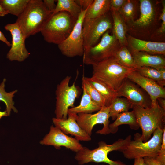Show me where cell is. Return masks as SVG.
<instances>
[{
    "instance_id": "obj_20",
    "label": "cell",
    "mask_w": 165,
    "mask_h": 165,
    "mask_svg": "<svg viewBox=\"0 0 165 165\" xmlns=\"http://www.w3.org/2000/svg\"><path fill=\"white\" fill-rule=\"evenodd\" d=\"M140 15L134 21V25L138 27H145L149 25L154 19L155 12L152 2L149 0H140Z\"/></svg>"
},
{
    "instance_id": "obj_1",
    "label": "cell",
    "mask_w": 165,
    "mask_h": 165,
    "mask_svg": "<svg viewBox=\"0 0 165 165\" xmlns=\"http://www.w3.org/2000/svg\"><path fill=\"white\" fill-rule=\"evenodd\" d=\"M52 14L43 1L29 0L25 9L17 17L15 23L26 39L40 32Z\"/></svg>"
},
{
    "instance_id": "obj_36",
    "label": "cell",
    "mask_w": 165,
    "mask_h": 165,
    "mask_svg": "<svg viewBox=\"0 0 165 165\" xmlns=\"http://www.w3.org/2000/svg\"><path fill=\"white\" fill-rule=\"evenodd\" d=\"M56 0H44L43 2L48 9L52 13L54 12L56 7Z\"/></svg>"
},
{
    "instance_id": "obj_29",
    "label": "cell",
    "mask_w": 165,
    "mask_h": 165,
    "mask_svg": "<svg viewBox=\"0 0 165 165\" xmlns=\"http://www.w3.org/2000/svg\"><path fill=\"white\" fill-rule=\"evenodd\" d=\"M114 56L123 65L128 68H136L134 58L127 46H121Z\"/></svg>"
},
{
    "instance_id": "obj_32",
    "label": "cell",
    "mask_w": 165,
    "mask_h": 165,
    "mask_svg": "<svg viewBox=\"0 0 165 165\" xmlns=\"http://www.w3.org/2000/svg\"><path fill=\"white\" fill-rule=\"evenodd\" d=\"M82 84L85 89L93 101L101 107L105 106L104 98L98 90L85 78L83 75L82 78Z\"/></svg>"
},
{
    "instance_id": "obj_41",
    "label": "cell",
    "mask_w": 165,
    "mask_h": 165,
    "mask_svg": "<svg viewBox=\"0 0 165 165\" xmlns=\"http://www.w3.org/2000/svg\"><path fill=\"white\" fill-rule=\"evenodd\" d=\"M157 101L159 105L164 109L165 110V99L162 98H159Z\"/></svg>"
},
{
    "instance_id": "obj_3",
    "label": "cell",
    "mask_w": 165,
    "mask_h": 165,
    "mask_svg": "<svg viewBox=\"0 0 165 165\" xmlns=\"http://www.w3.org/2000/svg\"><path fill=\"white\" fill-rule=\"evenodd\" d=\"M77 19L66 12L52 13L40 32L46 42L58 45L69 36Z\"/></svg>"
},
{
    "instance_id": "obj_7",
    "label": "cell",
    "mask_w": 165,
    "mask_h": 165,
    "mask_svg": "<svg viewBox=\"0 0 165 165\" xmlns=\"http://www.w3.org/2000/svg\"><path fill=\"white\" fill-rule=\"evenodd\" d=\"M121 46L114 34L110 35L108 31L102 36L98 43L84 51L83 63L92 65L114 56Z\"/></svg>"
},
{
    "instance_id": "obj_24",
    "label": "cell",
    "mask_w": 165,
    "mask_h": 165,
    "mask_svg": "<svg viewBox=\"0 0 165 165\" xmlns=\"http://www.w3.org/2000/svg\"><path fill=\"white\" fill-rule=\"evenodd\" d=\"M111 0H94L87 9L85 19H93L105 15L110 10Z\"/></svg>"
},
{
    "instance_id": "obj_27",
    "label": "cell",
    "mask_w": 165,
    "mask_h": 165,
    "mask_svg": "<svg viewBox=\"0 0 165 165\" xmlns=\"http://www.w3.org/2000/svg\"><path fill=\"white\" fill-rule=\"evenodd\" d=\"M132 105L126 98L116 97L110 106L109 115L112 120H115L119 113L128 111L132 108Z\"/></svg>"
},
{
    "instance_id": "obj_10",
    "label": "cell",
    "mask_w": 165,
    "mask_h": 165,
    "mask_svg": "<svg viewBox=\"0 0 165 165\" xmlns=\"http://www.w3.org/2000/svg\"><path fill=\"white\" fill-rule=\"evenodd\" d=\"M87 9L82 10L69 36L64 41L58 45L59 49L65 56L73 57L83 56V55L84 46L82 29Z\"/></svg>"
},
{
    "instance_id": "obj_12",
    "label": "cell",
    "mask_w": 165,
    "mask_h": 165,
    "mask_svg": "<svg viewBox=\"0 0 165 165\" xmlns=\"http://www.w3.org/2000/svg\"><path fill=\"white\" fill-rule=\"evenodd\" d=\"M4 28L9 31L12 37L11 47L6 55V58L10 61H24L30 53L25 46L26 38L18 25L16 23L8 24L5 26Z\"/></svg>"
},
{
    "instance_id": "obj_11",
    "label": "cell",
    "mask_w": 165,
    "mask_h": 165,
    "mask_svg": "<svg viewBox=\"0 0 165 165\" xmlns=\"http://www.w3.org/2000/svg\"><path fill=\"white\" fill-rule=\"evenodd\" d=\"M110 106H104L98 112L94 114L81 113L77 114V122L80 127L91 136L94 126L98 124H103V127L96 132L101 134L110 133L109 128L110 117Z\"/></svg>"
},
{
    "instance_id": "obj_40",
    "label": "cell",
    "mask_w": 165,
    "mask_h": 165,
    "mask_svg": "<svg viewBox=\"0 0 165 165\" xmlns=\"http://www.w3.org/2000/svg\"><path fill=\"white\" fill-rule=\"evenodd\" d=\"M134 165H147L145 163L143 158H136L134 159Z\"/></svg>"
},
{
    "instance_id": "obj_4",
    "label": "cell",
    "mask_w": 165,
    "mask_h": 165,
    "mask_svg": "<svg viewBox=\"0 0 165 165\" xmlns=\"http://www.w3.org/2000/svg\"><path fill=\"white\" fill-rule=\"evenodd\" d=\"M92 76L116 91L128 74L135 69L126 67L113 56L92 65Z\"/></svg>"
},
{
    "instance_id": "obj_19",
    "label": "cell",
    "mask_w": 165,
    "mask_h": 165,
    "mask_svg": "<svg viewBox=\"0 0 165 165\" xmlns=\"http://www.w3.org/2000/svg\"><path fill=\"white\" fill-rule=\"evenodd\" d=\"M110 10L113 20V33L115 35L121 46H127L128 43L126 36L127 27L126 22L118 11Z\"/></svg>"
},
{
    "instance_id": "obj_6",
    "label": "cell",
    "mask_w": 165,
    "mask_h": 165,
    "mask_svg": "<svg viewBox=\"0 0 165 165\" xmlns=\"http://www.w3.org/2000/svg\"><path fill=\"white\" fill-rule=\"evenodd\" d=\"M163 129H156L151 139L146 142L141 139V134L136 133L134 140L130 142L127 148L122 152L125 157L128 159L146 157H156L161 148Z\"/></svg>"
},
{
    "instance_id": "obj_43",
    "label": "cell",
    "mask_w": 165,
    "mask_h": 165,
    "mask_svg": "<svg viewBox=\"0 0 165 165\" xmlns=\"http://www.w3.org/2000/svg\"><path fill=\"white\" fill-rule=\"evenodd\" d=\"M161 75V77L162 80L165 82V68H162L159 70Z\"/></svg>"
},
{
    "instance_id": "obj_30",
    "label": "cell",
    "mask_w": 165,
    "mask_h": 165,
    "mask_svg": "<svg viewBox=\"0 0 165 165\" xmlns=\"http://www.w3.org/2000/svg\"><path fill=\"white\" fill-rule=\"evenodd\" d=\"M135 70L141 75L155 81L160 85L163 87L165 85V82L162 80L159 70L145 66L137 68Z\"/></svg>"
},
{
    "instance_id": "obj_18",
    "label": "cell",
    "mask_w": 165,
    "mask_h": 165,
    "mask_svg": "<svg viewBox=\"0 0 165 165\" xmlns=\"http://www.w3.org/2000/svg\"><path fill=\"white\" fill-rule=\"evenodd\" d=\"M130 50L134 58L136 68L144 66L153 68L158 70L165 68V59L162 56Z\"/></svg>"
},
{
    "instance_id": "obj_31",
    "label": "cell",
    "mask_w": 165,
    "mask_h": 165,
    "mask_svg": "<svg viewBox=\"0 0 165 165\" xmlns=\"http://www.w3.org/2000/svg\"><path fill=\"white\" fill-rule=\"evenodd\" d=\"M135 1L126 0V2L118 11L125 22H132L136 11Z\"/></svg>"
},
{
    "instance_id": "obj_16",
    "label": "cell",
    "mask_w": 165,
    "mask_h": 165,
    "mask_svg": "<svg viewBox=\"0 0 165 165\" xmlns=\"http://www.w3.org/2000/svg\"><path fill=\"white\" fill-rule=\"evenodd\" d=\"M68 116L66 119L53 118L52 121L55 126L65 134H70L79 141H90L91 136L80 127L77 122V114L68 111Z\"/></svg>"
},
{
    "instance_id": "obj_25",
    "label": "cell",
    "mask_w": 165,
    "mask_h": 165,
    "mask_svg": "<svg viewBox=\"0 0 165 165\" xmlns=\"http://www.w3.org/2000/svg\"><path fill=\"white\" fill-rule=\"evenodd\" d=\"M29 0H0L2 8L8 13L18 17L25 9Z\"/></svg>"
},
{
    "instance_id": "obj_9",
    "label": "cell",
    "mask_w": 165,
    "mask_h": 165,
    "mask_svg": "<svg viewBox=\"0 0 165 165\" xmlns=\"http://www.w3.org/2000/svg\"><path fill=\"white\" fill-rule=\"evenodd\" d=\"M112 22L107 13L93 19H85L82 29L84 51L95 46L100 37L112 28Z\"/></svg>"
},
{
    "instance_id": "obj_23",
    "label": "cell",
    "mask_w": 165,
    "mask_h": 165,
    "mask_svg": "<svg viewBox=\"0 0 165 165\" xmlns=\"http://www.w3.org/2000/svg\"><path fill=\"white\" fill-rule=\"evenodd\" d=\"M82 87L83 94L79 105L69 108L68 111L78 114L81 113H91L94 112L99 111L102 107L92 101L82 84Z\"/></svg>"
},
{
    "instance_id": "obj_28",
    "label": "cell",
    "mask_w": 165,
    "mask_h": 165,
    "mask_svg": "<svg viewBox=\"0 0 165 165\" xmlns=\"http://www.w3.org/2000/svg\"><path fill=\"white\" fill-rule=\"evenodd\" d=\"M6 79L4 78L0 84V101H2L5 104L6 110L8 116L10 114L11 112L13 110L15 112H17L18 111L14 106V102L13 98L14 94L17 92V90L8 92L5 89V82Z\"/></svg>"
},
{
    "instance_id": "obj_15",
    "label": "cell",
    "mask_w": 165,
    "mask_h": 165,
    "mask_svg": "<svg viewBox=\"0 0 165 165\" xmlns=\"http://www.w3.org/2000/svg\"><path fill=\"white\" fill-rule=\"evenodd\" d=\"M127 78L138 84L149 96L151 101V106L156 107L159 98H165V88L156 82L140 75L136 70L130 73Z\"/></svg>"
},
{
    "instance_id": "obj_39",
    "label": "cell",
    "mask_w": 165,
    "mask_h": 165,
    "mask_svg": "<svg viewBox=\"0 0 165 165\" xmlns=\"http://www.w3.org/2000/svg\"><path fill=\"white\" fill-rule=\"evenodd\" d=\"M0 41L5 43L8 46H11V43L5 37L3 33L0 31Z\"/></svg>"
},
{
    "instance_id": "obj_14",
    "label": "cell",
    "mask_w": 165,
    "mask_h": 165,
    "mask_svg": "<svg viewBox=\"0 0 165 165\" xmlns=\"http://www.w3.org/2000/svg\"><path fill=\"white\" fill-rule=\"evenodd\" d=\"M79 141L72 137L68 136L57 127L51 126L49 133L40 141L42 145H52L57 148L63 146L77 152L83 146Z\"/></svg>"
},
{
    "instance_id": "obj_13",
    "label": "cell",
    "mask_w": 165,
    "mask_h": 165,
    "mask_svg": "<svg viewBox=\"0 0 165 165\" xmlns=\"http://www.w3.org/2000/svg\"><path fill=\"white\" fill-rule=\"evenodd\" d=\"M134 83L127 78L116 90L117 97H124L132 105L143 108L151 107L149 96Z\"/></svg>"
},
{
    "instance_id": "obj_8",
    "label": "cell",
    "mask_w": 165,
    "mask_h": 165,
    "mask_svg": "<svg viewBox=\"0 0 165 165\" xmlns=\"http://www.w3.org/2000/svg\"><path fill=\"white\" fill-rule=\"evenodd\" d=\"M72 77L67 76L57 85L56 91V103L55 110L56 118L66 119L69 108L74 107L79 90L75 82L71 86L69 83Z\"/></svg>"
},
{
    "instance_id": "obj_34",
    "label": "cell",
    "mask_w": 165,
    "mask_h": 165,
    "mask_svg": "<svg viewBox=\"0 0 165 165\" xmlns=\"http://www.w3.org/2000/svg\"><path fill=\"white\" fill-rule=\"evenodd\" d=\"M126 1V0H111L110 10L118 11Z\"/></svg>"
},
{
    "instance_id": "obj_42",
    "label": "cell",
    "mask_w": 165,
    "mask_h": 165,
    "mask_svg": "<svg viewBox=\"0 0 165 165\" xmlns=\"http://www.w3.org/2000/svg\"><path fill=\"white\" fill-rule=\"evenodd\" d=\"M8 13L2 8L0 3V17H3Z\"/></svg>"
},
{
    "instance_id": "obj_5",
    "label": "cell",
    "mask_w": 165,
    "mask_h": 165,
    "mask_svg": "<svg viewBox=\"0 0 165 165\" xmlns=\"http://www.w3.org/2000/svg\"><path fill=\"white\" fill-rule=\"evenodd\" d=\"M132 108L141 129L140 138L143 141H148L156 129L165 128V110L158 102L155 107L143 108L133 105Z\"/></svg>"
},
{
    "instance_id": "obj_21",
    "label": "cell",
    "mask_w": 165,
    "mask_h": 165,
    "mask_svg": "<svg viewBox=\"0 0 165 165\" xmlns=\"http://www.w3.org/2000/svg\"><path fill=\"white\" fill-rule=\"evenodd\" d=\"M127 124L132 130H137L140 127L138 123L135 114L132 110L118 114L115 121L109 124L110 133L115 134L118 131V127L122 125Z\"/></svg>"
},
{
    "instance_id": "obj_22",
    "label": "cell",
    "mask_w": 165,
    "mask_h": 165,
    "mask_svg": "<svg viewBox=\"0 0 165 165\" xmlns=\"http://www.w3.org/2000/svg\"><path fill=\"white\" fill-rule=\"evenodd\" d=\"M85 78L99 92L105 100V106H109L113 101L117 97L116 91L97 78L92 76Z\"/></svg>"
},
{
    "instance_id": "obj_17",
    "label": "cell",
    "mask_w": 165,
    "mask_h": 165,
    "mask_svg": "<svg viewBox=\"0 0 165 165\" xmlns=\"http://www.w3.org/2000/svg\"><path fill=\"white\" fill-rule=\"evenodd\" d=\"M127 39L130 50L154 55H165V43L146 41L129 35Z\"/></svg>"
},
{
    "instance_id": "obj_35",
    "label": "cell",
    "mask_w": 165,
    "mask_h": 165,
    "mask_svg": "<svg viewBox=\"0 0 165 165\" xmlns=\"http://www.w3.org/2000/svg\"><path fill=\"white\" fill-rule=\"evenodd\" d=\"M163 8L162 12L160 15L159 19L162 20L160 27L158 31L160 34H163L165 32V3H163Z\"/></svg>"
},
{
    "instance_id": "obj_33",
    "label": "cell",
    "mask_w": 165,
    "mask_h": 165,
    "mask_svg": "<svg viewBox=\"0 0 165 165\" xmlns=\"http://www.w3.org/2000/svg\"><path fill=\"white\" fill-rule=\"evenodd\" d=\"M156 158L161 165H165V128L163 129L161 148Z\"/></svg>"
},
{
    "instance_id": "obj_2",
    "label": "cell",
    "mask_w": 165,
    "mask_h": 165,
    "mask_svg": "<svg viewBox=\"0 0 165 165\" xmlns=\"http://www.w3.org/2000/svg\"><path fill=\"white\" fill-rule=\"evenodd\" d=\"M131 139V136L129 135L125 139H119L111 145L100 141L98 143V147L93 150L83 147L76 152L75 158L80 165L92 162L105 163L109 165H127L120 160H110L108 155L113 151L122 152L128 145Z\"/></svg>"
},
{
    "instance_id": "obj_26",
    "label": "cell",
    "mask_w": 165,
    "mask_h": 165,
    "mask_svg": "<svg viewBox=\"0 0 165 165\" xmlns=\"http://www.w3.org/2000/svg\"><path fill=\"white\" fill-rule=\"evenodd\" d=\"M53 14L60 12H66L74 18L78 19L82 9L75 0H58Z\"/></svg>"
},
{
    "instance_id": "obj_37",
    "label": "cell",
    "mask_w": 165,
    "mask_h": 165,
    "mask_svg": "<svg viewBox=\"0 0 165 165\" xmlns=\"http://www.w3.org/2000/svg\"><path fill=\"white\" fill-rule=\"evenodd\" d=\"M93 0H75L76 2L80 6L82 10L87 9L92 4Z\"/></svg>"
},
{
    "instance_id": "obj_38",
    "label": "cell",
    "mask_w": 165,
    "mask_h": 165,
    "mask_svg": "<svg viewBox=\"0 0 165 165\" xmlns=\"http://www.w3.org/2000/svg\"><path fill=\"white\" fill-rule=\"evenodd\" d=\"M143 159L147 165H161L156 157H146Z\"/></svg>"
}]
</instances>
